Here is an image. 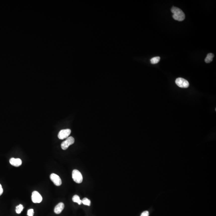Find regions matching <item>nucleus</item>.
<instances>
[{
	"label": "nucleus",
	"mask_w": 216,
	"mask_h": 216,
	"mask_svg": "<svg viewBox=\"0 0 216 216\" xmlns=\"http://www.w3.org/2000/svg\"><path fill=\"white\" fill-rule=\"evenodd\" d=\"M171 11L173 13V18L175 20L182 21L185 19V14L182 10L177 7H172Z\"/></svg>",
	"instance_id": "obj_1"
},
{
	"label": "nucleus",
	"mask_w": 216,
	"mask_h": 216,
	"mask_svg": "<svg viewBox=\"0 0 216 216\" xmlns=\"http://www.w3.org/2000/svg\"><path fill=\"white\" fill-rule=\"evenodd\" d=\"M72 178L75 182L81 183L83 180V177L81 173L78 170L74 169L72 172Z\"/></svg>",
	"instance_id": "obj_2"
},
{
	"label": "nucleus",
	"mask_w": 216,
	"mask_h": 216,
	"mask_svg": "<svg viewBox=\"0 0 216 216\" xmlns=\"http://www.w3.org/2000/svg\"><path fill=\"white\" fill-rule=\"evenodd\" d=\"M74 139L73 137H68L66 140L63 141L61 144V148L63 150H65L68 148V147H69L70 145L74 144Z\"/></svg>",
	"instance_id": "obj_3"
},
{
	"label": "nucleus",
	"mask_w": 216,
	"mask_h": 216,
	"mask_svg": "<svg viewBox=\"0 0 216 216\" xmlns=\"http://www.w3.org/2000/svg\"><path fill=\"white\" fill-rule=\"evenodd\" d=\"M175 83L178 86L182 88H187L189 86L188 82L182 78H178L176 79Z\"/></svg>",
	"instance_id": "obj_4"
},
{
	"label": "nucleus",
	"mask_w": 216,
	"mask_h": 216,
	"mask_svg": "<svg viewBox=\"0 0 216 216\" xmlns=\"http://www.w3.org/2000/svg\"><path fill=\"white\" fill-rule=\"evenodd\" d=\"M71 133V130L70 129H66L61 130L58 134V138L61 140L68 138Z\"/></svg>",
	"instance_id": "obj_5"
},
{
	"label": "nucleus",
	"mask_w": 216,
	"mask_h": 216,
	"mask_svg": "<svg viewBox=\"0 0 216 216\" xmlns=\"http://www.w3.org/2000/svg\"><path fill=\"white\" fill-rule=\"evenodd\" d=\"M32 201L35 203H39L42 201V198L39 192L36 191H33L32 194Z\"/></svg>",
	"instance_id": "obj_6"
},
{
	"label": "nucleus",
	"mask_w": 216,
	"mask_h": 216,
	"mask_svg": "<svg viewBox=\"0 0 216 216\" xmlns=\"http://www.w3.org/2000/svg\"><path fill=\"white\" fill-rule=\"evenodd\" d=\"M50 179L56 186H59L62 184V180L61 178L55 173H52L50 175Z\"/></svg>",
	"instance_id": "obj_7"
},
{
	"label": "nucleus",
	"mask_w": 216,
	"mask_h": 216,
	"mask_svg": "<svg viewBox=\"0 0 216 216\" xmlns=\"http://www.w3.org/2000/svg\"><path fill=\"white\" fill-rule=\"evenodd\" d=\"M9 162L12 165L16 167H19L22 163V161L21 159L18 158H10Z\"/></svg>",
	"instance_id": "obj_8"
},
{
	"label": "nucleus",
	"mask_w": 216,
	"mask_h": 216,
	"mask_svg": "<svg viewBox=\"0 0 216 216\" xmlns=\"http://www.w3.org/2000/svg\"><path fill=\"white\" fill-rule=\"evenodd\" d=\"M65 205L63 203H59L56 206L54 209V212L57 214H60L64 209Z\"/></svg>",
	"instance_id": "obj_9"
},
{
	"label": "nucleus",
	"mask_w": 216,
	"mask_h": 216,
	"mask_svg": "<svg viewBox=\"0 0 216 216\" xmlns=\"http://www.w3.org/2000/svg\"><path fill=\"white\" fill-rule=\"evenodd\" d=\"M214 57V55L213 53H209L207 55V57L205 59V62L207 63H209L212 62L213 60V57Z\"/></svg>",
	"instance_id": "obj_10"
},
{
	"label": "nucleus",
	"mask_w": 216,
	"mask_h": 216,
	"mask_svg": "<svg viewBox=\"0 0 216 216\" xmlns=\"http://www.w3.org/2000/svg\"><path fill=\"white\" fill-rule=\"evenodd\" d=\"M72 201L74 203H76L79 205H80L82 203V200L80 199V198L77 195H74L72 197Z\"/></svg>",
	"instance_id": "obj_11"
},
{
	"label": "nucleus",
	"mask_w": 216,
	"mask_h": 216,
	"mask_svg": "<svg viewBox=\"0 0 216 216\" xmlns=\"http://www.w3.org/2000/svg\"><path fill=\"white\" fill-rule=\"evenodd\" d=\"M160 60V57H154L150 59V63L152 64H156L159 62Z\"/></svg>",
	"instance_id": "obj_12"
},
{
	"label": "nucleus",
	"mask_w": 216,
	"mask_h": 216,
	"mask_svg": "<svg viewBox=\"0 0 216 216\" xmlns=\"http://www.w3.org/2000/svg\"><path fill=\"white\" fill-rule=\"evenodd\" d=\"M82 203L85 205L87 206H90L91 205V201L89 199H87V198H84L82 200Z\"/></svg>",
	"instance_id": "obj_13"
},
{
	"label": "nucleus",
	"mask_w": 216,
	"mask_h": 216,
	"mask_svg": "<svg viewBox=\"0 0 216 216\" xmlns=\"http://www.w3.org/2000/svg\"><path fill=\"white\" fill-rule=\"evenodd\" d=\"M23 205H19L18 206H17L16 208V212L17 214H20L21 213L23 209Z\"/></svg>",
	"instance_id": "obj_14"
},
{
	"label": "nucleus",
	"mask_w": 216,
	"mask_h": 216,
	"mask_svg": "<svg viewBox=\"0 0 216 216\" xmlns=\"http://www.w3.org/2000/svg\"><path fill=\"white\" fill-rule=\"evenodd\" d=\"M34 214V210L33 209H29L27 212V215L28 216H33Z\"/></svg>",
	"instance_id": "obj_15"
},
{
	"label": "nucleus",
	"mask_w": 216,
	"mask_h": 216,
	"mask_svg": "<svg viewBox=\"0 0 216 216\" xmlns=\"http://www.w3.org/2000/svg\"><path fill=\"white\" fill-rule=\"evenodd\" d=\"M149 216V213L148 211H145L143 212L141 214V216Z\"/></svg>",
	"instance_id": "obj_16"
},
{
	"label": "nucleus",
	"mask_w": 216,
	"mask_h": 216,
	"mask_svg": "<svg viewBox=\"0 0 216 216\" xmlns=\"http://www.w3.org/2000/svg\"><path fill=\"white\" fill-rule=\"evenodd\" d=\"M3 193V189L1 184H0V196H1Z\"/></svg>",
	"instance_id": "obj_17"
}]
</instances>
